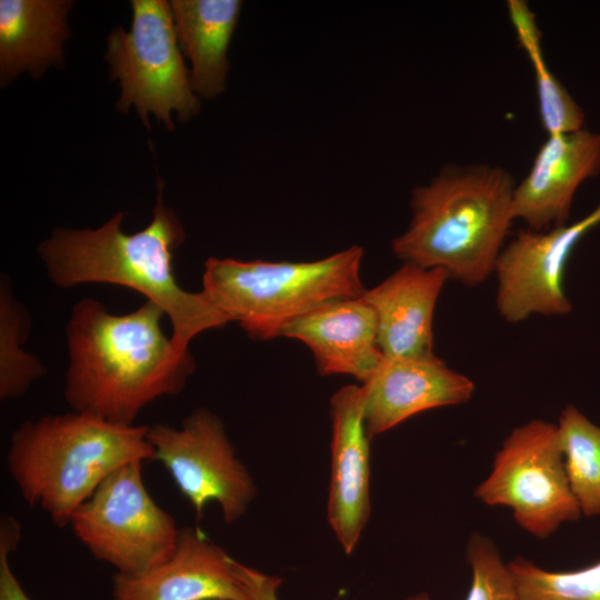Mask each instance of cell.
Wrapping results in <instances>:
<instances>
[{
  "label": "cell",
  "mask_w": 600,
  "mask_h": 600,
  "mask_svg": "<svg viewBox=\"0 0 600 600\" xmlns=\"http://www.w3.org/2000/svg\"><path fill=\"white\" fill-rule=\"evenodd\" d=\"M164 311L146 300L127 314L82 298L66 324L69 366L64 399L73 411L132 426L152 401L181 392L194 370L161 328Z\"/></svg>",
  "instance_id": "obj_1"
},
{
  "label": "cell",
  "mask_w": 600,
  "mask_h": 600,
  "mask_svg": "<svg viewBox=\"0 0 600 600\" xmlns=\"http://www.w3.org/2000/svg\"><path fill=\"white\" fill-rule=\"evenodd\" d=\"M164 182L150 223L141 231L122 230L118 211L96 229L56 228L38 247L51 281L61 288L101 282L128 287L158 304L169 318L170 336L179 351L199 333L227 324L229 319L203 292L182 289L173 272V253L186 232L176 211L163 202Z\"/></svg>",
  "instance_id": "obj_2"
},
{
  "label": "cell",
  "mask_w": 600,
  "mask_h": 600,
  "mask_svg": "<svg viewBox=\"0 0 600 600\" xmlns=\"http://www.w3.org/2000/svg\"><path fill=\"white\" fill-rule=\"evenodd\" d=\"M516 182L501 167L447 166L411 192V220L391 242L403 261L474 287L494 271L513 219Z\"/></svg>",
  "instance_id": "obj_3"
},
{
  "label": "cell",
  "mask_w": 600,
  "mask_h": 600,
  "mask_svg": "<svg viewBox=\"0 0 600 600\" xmlns=\"http://www.w3.org/2000/svg\"><path fill=\"white\" fill-rule=\"evenodd\" d=\"M148 428L73 410L42 416L12 432L7 470L23 500L63 528L113 471L131 461L153 460Z\"/></svg>",
  "instance_id": "obj_4"
},
{
  "label": "cell",
  "mask_w": 600,
  "mask_h": 600,
  "mask_svg": "<svg viewBox=\"0 0 600 600\" xmlns=\"http://www.w3.org/2000/svg\"><path fill=\"white\" fill-rule=\"evenodd\" d=\"M363 249L352 246L310 262L209 258L202 291L253 339L279 337L283 326L319 306L359 298Z\"/></svg>",
  "instance_id": "obj_5"
},
{
  "label": "cell",
  "mask_w": 600,
  "mask_h": 600,
  "mask_svg": "<svg viewBox=\"0 0 600 600\" xmlns=\"http://www.w3.org/2000/svg\"><path fill=\"white\" fill-rule=\"evenodd\" d=\"M129 30L116 27L107 38L104 60L110 79L121 87L116 103L119 112L134 107L140 120L150 129L149 114L174 129L171 112L184 122L199 113L200 98L190 83V70L183 62L166 0H132Z\"/></svg>",
  "instance_id": "obj_6"
},
{
  "label": "cell",
  "mask_w": 600,
  "mask_h": 600,
  "mask_svg": "<svg viewBox=\"0 0 600 600\" xmlns=\"http://www.w3.org/2000/svg\"><path fill=\"white\" fill-rule=\"evenodd\" d=\"M69 526L92 557L124 574L164 562L180 533L174 518L148 492L138 460L108 476L74 511Z\"/></svg>",
  "instance_id": "obj_7"
},
{
  "label": "cell",
  "mask_w": 600,
  "mask_h": 600,
  "mask_svg": "<svg viewBox=\"0 0 600 600\" xmlns=\"http://www.w3.org/2000/svg\"><path fill=\"white\" fill-rule=\"evenodd\" d=\"M474 494L487 506L510 508L516 522L538 539L581 513L566 472L558 427L544 420H531L509 433Z\"/></svg>",
  "instance_id": "obj_8"
},
{
  "label": "cell",
  "mask_w": 600,
  "mask_h": 600,
  "mask_svg": "<svg viewBox=\"0 0 600 600\" xmlns=\"http://www.w3.org/2000/svg\"><path fill=\"white\" fill-rule=\"evenodd\" d=\"M153 460L163 464L198 519L217 502L227 524L238 521L254 499L257 488L247 467L236 457L220 418L206 408L187 416L180 428L153 423L148 428Z\"/></svg>",
  "instance_id": "obj_9"
},
{
  "label": "cell",
  "mask_w": 600,
  "mask_h": 600,
  "mask_svg": "<svg viewBox=\"0 0 600 600\" xmlns=\"http://www.w3.org/2000/svg\"><path fill=\"white\" fill-rule=\"evenodd\" d=\"M600 226V201L587 216L543 231H520L504 244L496 266V306L510 323L533 314L566 316L572 304L566 294L563 276L573 248Z\"/></svg>",
  "instance_id": "obj_10"
},
{
  "label": "cell",
  "mask_w": 600,
  "mask_h": 600,
  "mask_svg": "<svg viewBox=\"0 0 600 600\" xmlns=\"http://www.w3.org/2000/svg\"><path fill=\"white\" fill-rule=\"evenodd\" d=\"M363 386L340 388L330 400L331 476L327 517L342 550L356 549L371 512L370 438Z\"/></svg>",
  "instance_id": "obj_11"
},
{
  "label": "cell",
  "mask_w": 600,
  "mask_h": 600,
  "mask_svg": "<svg viewBox=\"0 0 600 600\" xmlns=\"http://www.w3.org/2000/svg\"><path fill=\"white\" fill-rule=\"evenodd\" d=\"M233 558L200 528H180L174 552L164 562L136 574L117 572L114 600H249Z\"/></svg>",
  "instance_id": "obj_12"
},
{
  "label": "cell",
  "mask_w": 600,
  "mask_h": 600,
  "mask_svg": "<svg viewBox=\"0 0 600 600\" xmlns=\"http://www.w3.org/2000/svg\"><path fill=\"white\" fill-rule=\"evenodd\" d=\"M600 172V132L580 130L549 136L530 171L516 184L513 219L543 231L567 224L580 184Z\"/></svg>",
  "instance_id": "obj_13"
},
{
  "label": "cell",
  "mask_w": 600,
  "mask_h": 600,
  "mask_svg": "<svg viewBox=\"0 0 600 600\" xmlns=\"http://www.w3.org/2000/svg\"><path fill=\"white\" fill-rule=\"evenodd\" d=\"M362 386L364 423L370 439L419 412L466 403L474 391L471 379L449 368L436 354L384 358L374 376Z\"/></svg>",
  "instance_id": "obj_14"
},
{
  "label": "cell",
  "mask_w": 600,
  "mask_h": 600,
  "mask_svg": "<svg viewBox=\"0 0 600 600\" xmlns=\"http://www.w3.org/2000/svg\"><path fill=\"white\" fill-rule=\"evenodd\" d=\"M279 336L303 342L322 376L349 374L363 384L384 360L376 312L362 296L323 303L283 326Z\"/></svg>",
  "instance_id": "obj_15"
},
{
  "label": "cell",
  "mask_w": 600,
  "mask_h": 600,
  "mask_svg": "<svg viewBox=\"0 0 600 600\" xmlns=\"http://www.w3.org/2000/svg\"><path fill=\"white\" fill-rule=\"evenodd\" d=\"M449 277L441 269L403 263L363 299L378 321V343L386 359L433 356V313Z\"/></svg>",
  "instance_id": "obj_16"
},
{
  "label": "cell",
  "mask_w": 600,
  "mask_h": 600,
  "mask_svg": "<svg viewBox=\"0 0 600 600\" xmlns=\"http://www.w3.org/2000/svg\"><path fill=\"white\" fill-rule=\"evenodd\" d=\"M69 0L0 1V83L7 87L21 73L41 78L64 63L63 46L71 34Z\"/></svg>",
  "instance_id": "obj_17"
},
{
  "label": "cell",
  "mask_w": 600,
  "mask_h": 600,
  "mask_svg": "<svg viewBox=\"0 0 600 600\" xmlns=\"http://www.w3.org/2000/svg\"><path fill=\"white\" fill-rule=\"evenodd\" d=\"M179 48L191 62L190 83L201 99L220 96L227 86L228 50L238 26L240 0H172Z\"/></svg>",
  "instance_id": "obj_18"
},
{
  "label": "cell",
  "mask_w": 600,
  "mask_h": 600,
  "mask_svg": "<svg viewBox=\"0 0 600 600\" xmlns=\"http://www.w3.org/2000/svg\"><path fill=\"white\" fill-rule=\"evenodd\" d=\"M559 441L571 491L580 511L600 514V427L578 408L566 406L560 413Z\"/></svg>",
  "instance_id": "obj_19"
},
{
  "label": "cell",
  "mask_w": 600,
  "mask_h": 600,
  "mask_svg": "<svg viewBox=\"0 0 600 600\" xmlns=\"http://www.w3.org/2000/svg\"><path fill=\"white\" fill-rule=\"evenodd\" d=\"M30 327L26 309L14 298L7 277L0 281V398L23 396L47 371L33 354L22 349Z\"/></svg>",
  "instance_id": "obj_20"
},
{
  "label": "cell",
  "mask_w": 600,
  "mask_h": 600,
  "mask_svg": "<svg viewBox=\"0 0 600 600\" xmlns=\"http://www.w3.org/2000/svg\"><path fill=\"white\" fill-rule=\"evenodd\" d=\"M507 564L516 600H600V560L572 571H549L521 557Z\"/></svg>",
  "instance_id": "obj_21"
},
{
  "label": "cell",
  "mask_w": 600,
  "mask_h": 600,
  "mask_svg": "<svg viewBox=\"0 0 600 600\" xmlns=\"http://www.w3.org/2000/svg\"><path fill=\"white\" fill-rule=\"evenodd\" d=\"M467 557L472 581L466 600H516L513 581L508 564L496 544L486 536L471 534Z\"/></svg>",
  "instance_id": "obj_22"
},
{
  "label": "cell",
  "mask_w": 600,
  "mask_h": 600,
  "mask_svg": "<svg viewBox=\"0 0 600 600\" xmlns=\"http://www.w3.org/2000/svg\"><path fill=\"white\" fill-rule=\"evenodd\" d=\"M536 74L539 112L549 136L584 128L586 114L566 87L548 68L544 57L531 61Z\"/></svg>",
  "instance_id": "obj_23"
},
{
  "label": "cell",
  "mask_w": 600,
  "mask_h": 600,
  "mask_svg": "<svg viewBox=\"0 0 600 600\" xmlns=\"http://www.w3.org/2000/svg\"><path fill=\"white\" fill-rule=\"evenodd\" d=\"M21 539L19 522L2 516L0 522V600H30L16 578L9 562L10 553Z\"/></svg>",
  "instance_id": "obj_24"
},
{
  "label": "cell",
  "mask_w": 600,
  "mask_h": 600,
  "mask_svg": "<svg viewBox=\"0 0 600 600\" xmlns=\"http://www.w3.org/2000/svg\"><path fill=\"white\" fill-rule=\"evenodd\" d=\"M507 8L517 39L529 60L543 57L541 33L536 17L527 2L522 0H509Z\"/></svg>",
  "instance_id": "obj_25"
},
{
  "label": "cell",
  "mask_w": 600,
  "mask_h": 600,
  "mask_svg": "<svg viewBox=\"0 0 600 600\" xmlns=\"http://www.w3.org/2000/svg\"><path fill=\"white\" fill-rule=\"evenodd\" d=\"M233 567L238 579L249 597V600H278V589L282 582V579L266 574L257 569L244 566L237 560H233ZM407 600L430 599L427 593H419L408 598Z\"/></svg>",
  "instance_id": "obj_26"
}]
</instances>
